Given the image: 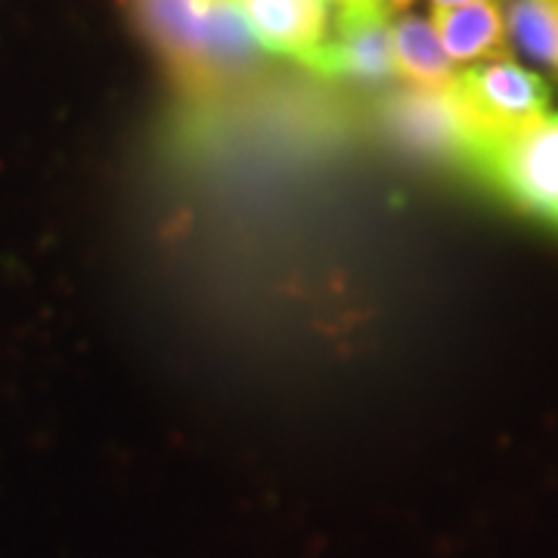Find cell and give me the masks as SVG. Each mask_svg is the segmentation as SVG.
<instances>
[{
	"label": "cell",
	"mask_w": 558,
	"mask_h": 558,
	"mask_svg": "<svg viewBox=\"0 0 558 558\" xmlns=\"http://www.w3.org/2000/svg\"><path fill=\"white\" fill-rule=\"evenodd\" d=\"M140 32L159 47L161 60L190 94L233 87L258 62L252 38L233 0H128Z\"/></svg>",
	"instance_id": "cell-1"
},
{
	"label": "cell",
	"mask_w": 558,
	"mask_h": 558,
	"mask_svg": "<svg viewBox=\"0 0 558 558\" xmlns=\"http://www.w3.org/2000/svg\"><path fill=\"white\" fill-rule=\"evenodd\" d=\"M465 168L519 208L558 227V116H539L515 131L478 140Z\"/></svg>",
	"instance_id": "cell-2"
},
{
	"label": "cell",
	"mask_w": 558,
	"mask_h": 558,
	"mask_svg": "<svg viewBox=\"0 0 558 558\" xmlns=\"http://www.w3.org/2000/svg\"><path fill=\"white\" fill-rule=\"evenodd\" d=\"M450 94L465 119L472 146L478 140L515 131L527 121H537L549 109V84L537 72H527L509 57L484 60L457 72ZM469 146V149H472Z\"/></svg>",
	"instance_id": "cell-3"
},
{
	"label": "cell",
	"mask_w": 558,
	"mask_h": 558,
	"mask_svg": "<svg viewBox=\"0 0 558 558\" xmlns=\"http://www.w3.org/2000/svg\"><path fill=\"white\" fill-rule=\"evenodd\" d=\"M391 10L376 0H341V10L326 47L319 53L317 72L329 78H351L360 84H385L398 75Z\"/></svg>",
	"instance_id": "cell-4"
},
{
	"label": "cell",
	"mask_w": 558,
	"mask_h": 558,
	"mask_svg": "<svg viewBox=\"0 0 558 558\" xmlns=\"http://www.w3.org/2000/svg\"><path fill=\"white\" fill-rule=\"evenodd\" d=\"M381 124L403 149L432 161L469 159V128L450 94V84L422 87L413 84L410 90L391 94L381 102Z\"/></svg>",
	"instance_id": "cell-5"
},
{
	"label": "cell",
	"mask_w": 558,
	"mask_h": 558,
	"mask_svg": "<svg viewBox=\"0 0 558 558\" xmlns=\"http://www.w3.org/2000/svg\"><path fill=\"white\" fill-rule=\"evenodd\" d=\"M252 38L267 53L317 72L329 38V0H233Z\"/></svg>",
	"instance_id": "cell-6"
},
{
	"label": "cell",
	"mask_w": 558,
	"mask_h": 558,
	"mask_svg": "<svg viewBox=\"0 0 558 558\" xmlns=\"http://www.w3.org/2000/svg\"><path fill=\"white\" fill-rule=\"evenodd\" d=\"M435 32L450 62L506 57V22L499 0H472L453 10H435Z\"/></svg>",
	"instance_id": "cell-7"
},
{
	"label": "cell",
	"mask_w": 558,
	"mask_h": 558,
	"mask_svg": "<svg viewBox=\"0 0 558 558\" xmlns=\"http://www.w3.org/2000/svg\"><path fill=\"white\" fill-rule=\"evenodd\" d=\"M395 38V65L398 75L410 78L422 87H440L453 81V62L440 47L435 25L422 16H400L391 28Z\"/></svg>",
	"instance_id": "cell-8"
},
{
	"label": "cell",
	"mask_w": 558,
	"mask_h": 558,
	"mask_svg": "<svg viewBox=\"0 0 558 558\" xmlns=\"http://www.w3.org/2000/svg\"><path fill=\"white\" fill-rule=\"evenodd\" d=\"M499 7L515 50L558 72V0H499Z\"/></svg>",
	"instance_id": "cell-9"
},
{
	"label": "cell",
	"mask_w": 558,
	"mask_h": 558,
	"mask_svg": "<svg viewBox=\"0 0 558 558\" xmlns=\"http://www.w3.org/2000/svg\"><path fill=\"white\" fill-rule=\"evenodd\" d=\"M462 3H472V0H432L435 10H453V7H462Z\"/></svg>",
	"instance_id": "cell-10"
}]
</instances>
